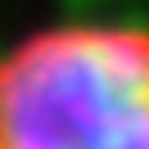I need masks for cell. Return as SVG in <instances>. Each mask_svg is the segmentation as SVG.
Instances as JSON below:
<instances>
[{
    "label": "cell",
    "instance_id": "6da1fadb",
    "mask_svg": "<svg viewBox=\"0 0 149 149\" xmlns=\"http://www.w3.org/2000/svg\"><path fill=\"white\" fill-rule=\"evenodd\" d=\"M0 149H149V27L59 23L5 50Z\"/></svg>",
    "mask_w": 149,
    "mask_h": 149
}]
</instances>
